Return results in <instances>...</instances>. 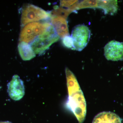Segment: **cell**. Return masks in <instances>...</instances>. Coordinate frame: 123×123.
<instances>
[{"label": "cell", "mask_w": 123, "mask_h": 123, "mask_svg": "<svg viewBox=\"0 0 123 123\" xmlns=\"http://www.w3.org/2000/svg\"><path fill=\"white\" fill-rule=\"evenodd\" d=\"M68 97L67 106L79 123L84 122L86 115V103L76 78L68 68L65 69Z\"/></svg>", "instance_id": "cell-1"}, {"label": "cell", "mask_w": 123, "mask_h": 123, "mask_svg": "<svg viewBox=\"0 0 123 123\" xmlns=\"http://www.w3.org/2000/svg\"><path fill=\"white\" fill-rule=\"evenodd\" d=\"M51 24L49 22H37L27 24L21 31L20 41L27 43L32 42L36 37H38L46 31Z\"/></svg>", "instance_id": "cell-2"}, {"label": "cell", "mask_w": 123, "mask_h": 123, "mask_svg": "<svg viewBox=\"0 0 123 123\" xmlns=\"http://www.w3.org/2000/svg\"><path fill=\"white\" fill-rule=\"evenodd\" d=\"M51 14L34 5H28L23 10L21 23L22 25L51 17Z\"/></svg>", "instance_id": "cell-3"}, {"label": "cell", "mask_w": 123, "mask_h": 123, "mask_svg": "<svg viewBox=\"0 0 123 123\" xmlns=\"http://www.w3.org/2000/svg\"><path fill=\"white\" fill-rule=\"evenodd\" d=\"M91 36L90 30L84 24H79L73 29L72 37L73 41V49L82 50L88 44Z\"/></svg>", "instance_id": "cell-4"}, {"label": "cell", "mask_w": 123, "mask_h": 123, "mask_svg": "<svg viewBox=\"0 0 123 123\" xmlns=\"http://www.w3.org/2000/svg\"><path fill=\"white\" fill-rule=\"evenodd\" d=\"M57 35L49 31L43 33L31 43V46L35 54H42L54 43L59 39Z\"/></svg>", "instance_id": "cell-5"}, {"label": "cell", "mask_w": 123, "mask_h": 123, "mask_svg": "<svg viewBox=\"0 0 123 123\" xmlns=\"http://www.w3.org/2000/svg\"><path fill=\"white\" fill-rule=\"evenodd\" d=\"M104 54L108 60L117 61L123 60V43L112 40L104 48Z\"/></svg>", "instance_id": "cell-6"}, {"label": "cell", "mask_w": 123, "mask_h": 123, "mask_svg": "<svg viewBox=\"0 0 123 123\" xmlns=\"http://www.w3.org/2000/svg\"><path fill=\"white\" fill-rule=\"evenodd\" d=\"M8 92L10 97L15 101L20 100L24 96L25 94L24 84L18 75H14L8 84Z\"/></svg>", "instance_id": "cell-7"}, {"label": "cell", "mask_w": 123, "mask_h": 123, "mask_svg": "<svg viewBox=\"0 0 123 123\" xmlns=\"http://www.w3.org/2000/svg\"><path fill=\"white\" fill-rule=\"evenodd\" d=\"M52 25L59 37L63 38L69 35L68 22L66 18L56 15L51 16Z\"/></svg>", "instance_id": "cell-8"}, {"label": "cell", "mask_w": 123, "mask_h": 123, "mask_svg": "<svg viewBox=\"0 0 123 123\" xmlns=\"http://www.w3.org/2000/svg\"><path fill=\"white\" fill-rule=\"evenodd\" d=\"M121 118L115 113L103 111L95 117L92 123H121Z\"/></svg>", "instance_id": "cell-9"}, {"label": "cell", "mask_w": 123, "mask_h": 123, "mask_svg": "<svg viewBox=\"0 0 123 123\" xmlns=\"http://www.w3.org/2000/svg\"><path fill=\"white\" fill-rule=\"evenodd\" d=\"M117 0H98V8L102 9L105 14L113 15L118 10Z\"/></svg>", "instance_id": "cell-10"}, {"label": "cell", "mask_w": 123, "mask_h": 123, "mask_svg": "<svg viewBox=\"0 0 123 123\" xmlns=\"http://www.w3.org/2000/svg\"><path fill=\"white\" fill-rule=\"evenodd\" d=\"M19 54L23 60L29 61L36 56V54L31 46L27 43L21 42L18 45Z\"/></svg>", "instance_id": "cell-11"}, {"label": "cell", "mask_w": 123, "mask_h": 123, "mask_svg": "<svg viewBox=\"0 0 123 123\" xmlns=\"http://www.w3.org/2000/svg\"><path fill=\"white\" fill-rule=\"evenodd\" d=\"M98 0H83L80 2L79 1L75 5V10L81 9L91 8H98Z\"/></svg>", "instance_id": "cell-12"}, {"label": "cell", "mask_w": 123, "mask_h": 123, "mask_svg": "<svg viewBox=\"0 0 123 123\" xmlns=\"http://www.w3.org/2000/svg\"><path fill=\"white\" fill-rule=\"evenodd\" d=\"M62 39V42L64 46L68 48L73 49V41L71 36H66Z\"/></svg>", "instance_id": "cell-13"}, {"label": "cell", "mask_w": 123, "mask_h": 123, "mask_svg": "<svg viewBox=\"0 0 123 123\" xmlns=\"http://www.w3.org/2000/svg\"><path fill=\"white\" fill-rule=\"evenodd\" d=\"M78 0H61L60 6L62 7H65L68 9H70Z\"/></svg>", "instance_id": "cell-14"}, {"label": "cell", "mask_w": 123, "mask_h": 123, "mask_svg": "<svg viewBox=\"0 0 123 123\" xmlns=\"http://www.w3.org/2000/svg\"><path fill=\"white\" fill-rule=\"evenodd\" d=\"M0 123H12L9 121H4V122H0Z\"/></svg>", "instance_id": "cell-15"}]
</instances>
